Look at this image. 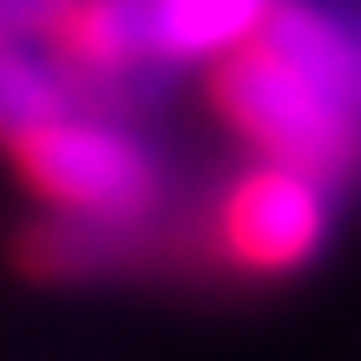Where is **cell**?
Listing matches in <instances>:
<instances>
[{"label": "cell", "mask_w": 361, "mask_h": 361, "mask_svg": "<svg viewBox=\"0 0 361 361\" xmlns=\"http://www.w3.org/2000/svg\"><path fill=\"white\" fill-rule=\"evenodd\" d=\"M217 112L263 158L322 171L329 184L361 171V118L335 105L315 79H302L283 53H269L263 39H243L237 53L217 59Z\"/></svg>", "instance_id": "obj_1"}, {"label": "cell", "mask_w": 361, "mask_h": 361, "mask_svg": "<svg viewBox=\"0 0 361 361\" xmlns=\"http://www.w3.org/2000/svg\"><path fill=\"white\" fill-rule=\"evenodd\" d=\"M7 152L20 178L47 197V210L112 217V210H152L171 197V164L158 158V145L112 112H73Z\"/></svg>", "instance_id": "obj_2"}, {"label": "cell", "mask_w": 361, "mask_h": 361, "mask_svg": "<svg viewBox=\"0 0 361 361\" xmlns=\"http://www.w3.org/2000/svg\"><path fill=\"white\" fill-rule=\"evenodd\" d=\"M190 230L171 217V197L152 210H112V217H86V210H39L20 224L13 263L33 283H112V276H158L184 269Z\"/></svg>", "instance_id": "obj_3"}, {"label": "cell", "mask_w": 361, "mask_h": 361, "mask_svg": "<svg viewBox=\"0 0 361 361\" xmlns=\"http://www.w3.org/2000/svg\"><path fill=\"white\" fill-rule=\"evenodd\" d=\"M335 190L322 171L263 158L257 171H243L217 204V257L257 276H289L322 257L329 230H335Z\"/></svg>", "instance_id": "obj_4"}, {"label": "cell", "mask_w": 361, "mask_h": 361, "mask_svg": "<svg viewBox=\"0 0 361 361\" xmlns=\"http://www.w3.org/2000/svg\"><path fill=\"white\" fill-rule=\"evenodd\" d=\"M257 39L361 118V20L355 13H342L335 0H276Z\"/></svg>", "instance_id": "obj_5"}, {"label": "cell", "mask_w": 361, "mask_h": 361, "mask_svg": "<svg viewBox=\"0 0 361 361\" xmlns=\"http://www.w3.org/2000/svg\"><path fill=\"white\" fill-rule=\"evenodd\" d=\"M73 112H92V99L66 47L59 39H0V145H20Z\"/></svg>", "instance_id": "obj_6"}, {"label": "cell", "mask_w": 361, "mask_h": 361, "mask_svg": "<svg viewBox=\"0 0 361 361\" xmlns=\"http://www.w3.org/2000/svg\"><path fill=\"white\" fill-rule=\"evenodd\" d=\"M276 0H152V39L164 66H197L224 59L243 39H257L263 13Z\"/></svg>", "instance_id": "obj_7"}, {"label": "cell", "mask_w": 361, "mask_h": 361, "mask_svg": "<svg viewBox=\"0 0 361 361\" xmlns=\"http://www.w3.org/2000/svg\"><path fill=\"white\" fill-rule=\"evenodd\" d=\"M73 0H0V39H53Z\"/></svg>", "instance_id": "obj_8"}]
</instances>
